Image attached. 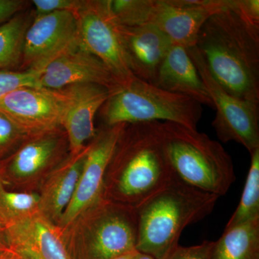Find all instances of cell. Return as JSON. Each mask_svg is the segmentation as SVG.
<instances>
[{"label": "cell", "mask_w": 259, "mask_h": 259, "mask_svg": "<svg viewBox=\"0 0 259 259\" xmlns=\"http://www.w3.org/2000/svg\"><path fill=\"white\" fill-rule=\"evenodd\" d=\"M195 47L214 80L233 96L259 104V28L229 5L209 17Z\"/></svg>", "instance_id": "1"}, {"label": "cell", "mask_w": 259, "mask_h": 259, "mask_svg": "<svg viewBox=\"0 0 259 259\" xmlns=\"http://www.w3.org/2000/svg\"><path fill=\"white\" fill-rule=\"evenodd\" d=\"M175 177L160 122L126 124L107 167L103 200L112 197L137 209Z\"/></svg>", "instance_id": "2"}, {"label": "cell", "mask_w": 259, "mask_h": 259, "mask_svg": "<svg viewBox=\"0 0 259 259\" xmlns=\"http://www.w3.org/2000/svg\"><path fill=\"white\" fill-rule=\"evenodd\" d=\"M218 198L175 177L136 209V249L156 259H168L186 227L209 215Z\"/></svg>", "instance_id": "3"}, {"label": "cell", "mask_w": 259, "mask_h": 259, "mask_svg": "<svg viewBox=\"0 0 259 259\" xmlns=\"http://www.w3.org/2000/svg\"><path fill=\"white\" fill-rule=\"evenodd\" d=\"M163 147L175 176L194 188L218 197L236 181L234 165L222 145L203 133L160 122Z\"/></svg>", "instance_id": "4"}, {"label": "cell", "mask_w": 259, "mask_h": 259, "mask_svg": "<svg viewBox=\"0 0 259 259\" xmlns=\"http://www.w3.org/2000/svg\"><path fill=\"white\" fill-rule=\"evenodd\" d=\"M107 125L170 122L197 130L202 105L190 97L170 93L135 77L112 94L102 107Z\"/></svg>", "instance_id": "5"}, {"label": "cell", "mask_w": 259, "mask_h": 259, "mask_svg": "<svg viewBox=\"0 0 259 259\" xmlns=\"http://www.w3.org/2000/svg\"><path fill=\"white\" fill-rule=\"evenodd\" d=\"M215 109L212 125L220 141H234L250 155L259 150L258 104L233 96L214 79L195 46L187 49Z\"/></svg>", "instance_id": "6"}, {"label": "cell", "mask_w": 259, "mask_h": 259, "mask_svg": "<svg viewBox=\"0 0 259 259\" xmlns=\"http://www.w3.org/2000/svg\"><path fill=\"white\" fill-rule=\"evenodd\" d=\"M76 15L83 47L108 68L121 88L127 86L136 76L127 64L111 0L83 1Z\"/></svg>", "instance_id": "7"}, {"label": "cell", "mask_w": 259, "mask_h": 259, "mask_svg": "<svg viewBox=\"0 0 259 259\" xmlns=\"http://www.w3.org/2000/svg\"><path fill=\"white\" fill-rule=\"evenodd\" d=\"M67 97L64 90L21 88L0 100V111L9 117L26 136L55 132L62 126Z\"/></svg>", "instance_id": "8"}, {"label": "cell", "mask_w": 259, "mask_h": 259, "mask_svg": "<svg viewBox=\"0 0 259 259\" xmlns=\"http://www.w3.org/2000/svg\"><path fill=\"white\" fill-rule=\"evenodd\" d=\"M126 124L108 126L88 146L74 196L59 223L67 226L103 201L105 175Z\"/></svg>", "instance_id": "9"}, {"label": "cell", "mask_w": 259, "mask_h": 259, "mask_svg": "<svg viewBox=\"0 0 259 259\" xmlns=\"http://www.w3.org/2000/svg\"><path fill=\"white\" fill-rule=\"evenodd\" d=\"M229 5V0H151L146 25L156 27L173 44L194 47L206 20Z\"/></svg>", "instance_id": "10"}, {"label": "cell", "mask_w": 259, "mask_h": 259, "mask_svg": "<svg viewBox=\"0 0 259 259\" xmlns=\"http://www.w3.org/2000/svg\"><path fill=\"white\" fill-rule=\"evenodd\" d=\"M79 38L76 13L69 10L36 15L24 37L22 65L40 71Z\"/></svg>", "instance_id": "11"}, {"label": "cell", "mask_w": 259, "mask_h": 259, "mask_svg": "<svg viewBox=\"0 0 259 259\" xmlns=\"http://www.w3.org/2000/svg\"><path fill=\"white\" fill-rule=\"evenodd\" d=\"M39 83L40 88L53 90L81 83L100 85L112 91L121 88L108 68L83 47L79 36L42 70Z\"/></svg>", "instance_id": "12"}, {"label": "cell", "mask_w": 259, "mask_h": 259, "mask_svg": "<svg viewBox=\"0 0 259 259\" xmlns=\"http://www.w3.org/2000/svg\"><path fill=\"white\" fill-rule=\"evenodd\" d=\"M98 207L90 231V250L94 259L115 258L136 250V209L114 206L106 200L100 202Z\"/></svg>", "instance_id": "13"}, {"label": "cell", "mask_w": 259, "mask_h": 259, "mask_svg": "<svg viewBox=\"0 0 259 259\" xmlns=\"http://www.w3.org/2000/svg\"><path fill=\"white\" fill-rule=\"evenodd\" d=\"M62 90L67 97L62 126L69 140L71 155L75 156L83 151L88 140L96 136L95 115L119 90L112 91L93 83L71 85Z\"/></svg>", "instance_id": "14"}, {"label": "cell", "mask_w": 259, "mask_h": 259, "mask_svg": "<svg viewBox=\"0 0 259 259\" xmlns=\"http://www.w3.org/2000/svg\"><path fill=\"white\" fill-rule=\"evenodd\" d=\"M130 69L138 79L154 84L162 63L173 42L151 25L127 27L120 25Z\"/></svg>", "instance_id": "15"}, {"label": "cell", "mask_w": 259, "mask_h": 259, "mask_svg": "<svg viewBox=\"0 0 259 259\" xmlns=\"http://www.w3.org/2000/svg\"><path fill=\"white\" fill-rule=\"evenodd\" d=\"M13 251L37 259H69L59 231L40 212L5 226Z\"/></svg>", "instance_id": "16"}, {"label": "cell", "mask_w": 259, "mask_h": 259, "mask_svg": "<svg viewBox=\"0 0 259 259\" xmlns=\"http://www.w3.org/2000/svg\"><path fill=\"white\" fill-rule=\"evenodd\" d=\"M154 85L213 108L205 85L185 47L172 46L162 63Z\"/></svg>", "instance_id": "17"}, {"label": "cell", "mask_w": 259, "mask_h": 259, "mask_svg": "<svg viewBox=\"0 0 259 259\" xmlns=\"http://www.w3.org/2000/svg\"><path fill=\"white\" fill-rule=\"evenodd\" d=\"M88 147L70 156L51 172L40 196V212L51 222L59 221L73 198Z\"/></svg>", "instance_id": "18"}, {"label": "cell", "mask_w": 259, "mask_h": 259, "mask_svg": "<svg viewBox=\"0 0 259 259\" xmlns=\"http://www.w3.org/2000/svg\"><path fill=\"white\" fill-rule=\"evenodd\" d=\"M59 143L56 131L35 136L17 151L7 168L2 166L3 180L6 176L16 180L35 176L56 156Z\"/></svg>", "instance_id": "19"}, {"label": "cell", "mask_w": 259, "mask_h": 259, "mask_svg": "<svg viewBox=\"0 0 259 259\" xmlns=\"http://www.w3.org/2000/svg\"><path fill=\"white\" fill-rule=\"evenodd\" d=\"M212 259H259V219L225 230Z\"/></svg>", "instance_id": "20"}, {"label": "cell", "mask_w": 259, "mask_h": 259, "mask_svg": "<svg viewBox=\"0 0 259 259\" xmlns=\"http://www.w3.org/2000/svg\"><path fill=\"white\" fill-rule=\"evenodd\" d=\"M30 24L27 15L18 13L0 25V71L21 62L24 37Z\"/></svg>", "instance_id": "21"}, {"label": "cell", "mask_w": 259, "mask_h": 259, "mask_svg": "<svg viewBox=\"0 0 259 259\" xmlns=\"http://www.w3.org/2000/svg\"><path fill=\"white\" fill-rule=\"evenodd\" d=\"M250 156V168L241 200L225 230L259 219V150Z\"/></svg>", "instance_id": "22"}, {"label": "cell", "mask_w": 259, "mask_h": 259, "mask_svg": "<svg viewBox=\"0 0 259 259\" xmlns=\"http://www.w3.org/2000/svg\"><path fill=\"white\" fill-rule=\"evenodd\" d=\"M40 212V196L11 192L0 183V221L5 226Z\"/></svg>", "instance_id": "23"}, {"label": "cell", "mask_w": 259, "mask_h": 259, "mask_svg": "<svg viewBox=\"0 0 259 259\" xmlns=\"http://www.w3.org/2000/svg\"><path fill=\"white\" fill-rule=\"evenodd\" d=\"M41 72L30 69L20 71H0V100L18 88H40L39 79Z\"/></svg>", "instance_id": "24"}, {"label": "cell", "mask_w": 259, "mask_h": 259, "mask_svg": "<svg viewBox=\"0 0 259 259\" xmlns=\"http://www.w3.org/2000/svg\"><path fill=\"white\" fill-rule=\"evenodd\" d=\"M25 137L27 136L23 131L0 111V158L8 154Z\"/></svg>", "instance_id": "25"}, {"label": "cell", "mask_w": 259, "mask_h": 259, "mask_svg": "<svg viewBox=\"0 0 259 259\" xmlns=\"http://www.w3.org/2000/svg\"><path fill=\"white\" fill-rule=\"evenodd\" d=\"M214 245V241H209L190 247L179 245L168 259H212Z\"/></svg>", "instance_id": "26"}, {"label": "cell", "mask_w": 259, "mask_h": 259, "mask_svg": "<svg viewBox=\"0 0 259 259\" xmlns=\"http://www.w3.org/2000/svg\"><path fill=\"white\" fill-rule=\"evenodd\" d=\"M32 5L35 7L36 15H46L57 11L76 12L82 5L79 0H33Z\"/></svg>", "instance_id": "27"}, {"label": "cell", "mask_w": 259, "mask_h": 259, "mask_svg": "<svg viewBox=\"0 0 259 259\" xmlns=\"http://www.w3.org/2000/svg\"><path fill=\"white\" fill-rule=\"evenodd\" d=\"M230 6L247 23L259 28L258 0H230Z\"/></svg>", "instance_id": "28"}, {"label": "cell", "mask_w": 259, "mask_h": 259, "mask_svg": "<svg viewBox=\"0 0 259 259\" xmlns=\"http://www.w3.org/2000/svg\"><path fill=\"white\" fill-rule=\"evenodd\" d=\"M25 5L23 0H0V25L18 14Z\"/></svg>", "instance_id": "29"}, {"label": "cell", "mask_w": 259, "mask_h": 259, "mask_svg": "<svg viewBox=\"0 0 259 259\" xmlns=\"http://www.w3.org/2000/svg\"><path fill=\"white\" fill-rule=\"evenodd\" d=\"M13 251L5 225L0 221V259L8 258V256Z\"/></svg>", "instance_id": "30"}, {"label": "cell", "mask_w": 259, "mask_h": 259, "mask_svg": "<svg viewBox=\"0 0 259 259\" xmlns=\"http://www.w3.org/2000/svg\"><path fill=\"white\" fill-rule=\"evenodd\" d=\"M133 259H156L151 256V255H148L147 253H142L139 250H135L134 255H133Z\"/></svg>", "instance_id": "31"}, {"label": "cell", "mask_w": 259, "mask_h": 259, "mask_svg": "<svg viewBox=\"0 0 259 259\" xmlns=\"http://www.w3.org/2000/svg\"><path fill=\"white\" fill-rule=\"evenodd\" d=\"M135 250H134V251L131 252V253H126V254L120 255V256L115 257V258L108 259H133V255H134Z\"/></svg>", "instance_id": "32"}, {"label": "cell", "mask_w": 259, "mask_h": 259, "mask_svg": "<svg viewBox=\"0 0 259 259\" xmlns=\"http://www.w3.org/2000/svg\"><path fill=\"white\" fill-rule=\"evenodd\" d=\"M20 259H37L33 258V257L30 256V255L21 254V258Z\"/></svg>", "instance_id": "33"}, {"label": "cell", "mask_w": 259, "mask_h": 259, "mask_svg": "<svg viewBox=\"0 0 259 259\" xmlns=\"http://www.w3.org/2000/svg\"><path fill=\"white\" fill-rule=\"evenodd\" d=\"M5 181L3 180V171H2V165H0V183H4Z\"/></svg>", "instance_id": "34"}, {"label": "cell", "mask_w": 259, "mask_h": 259, "mask_svg": "<svg viewBox=\"0 0 259 259\" xmlns=\"http://www.w3.org/2000/svg\"><path fill=\"white\" fill-rule=\"evenodd\" d=\"M4 259H8V258H4Z\"/></svg>", "instance_id": "35"}]
</instances>
